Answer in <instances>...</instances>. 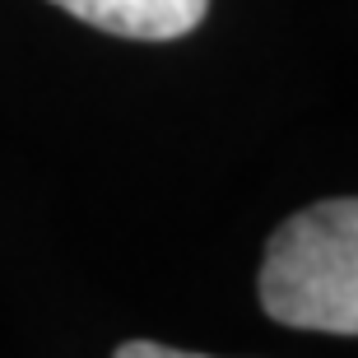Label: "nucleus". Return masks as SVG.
<instances>
[{
  "label": "nucleus",
  "instance_id": "1",
  "mask_svg": "<svg viewBox=\"0 0 358 358\" xmlns=\"http://www.w3.org/2000/svg\"><path fill=\"white\" fill-rule=\"evenodd\" d=\"M261 307L293 331L358 335V205L321 200L289 214L261 261Z\"/></svg>",
  "mask_w": 358,
  "mask_h": 358
},
{
  "label": "nucleus",
  "instance_id": "2",
  "mask_svg": "<svg viewBox=\"0 0 358 358\" xmlns=\"http://www.w3.org/2000/svg\"><path fill=\"white\" fill-rule=\"evenodd\" d=\"M80 24L135 42H173L210 14V0H52Z\"/></svg>",
  "mask_w": 358,
  "mask_h": 358
},
{
  "label": "nucleus",
  "instance_id": "3",
  "mask_svg": "<svg viewBox=\"0 0 358 358\" xmlns=\"http://www.w3.org/2000/svg\"><path fill=\"white\" fill-rule=\"evenodd\" d=\"M112 358H210V354H186V349H168V345H154V340H131Z\"/></svg>",
  "mask_w": 358,
  "mask_h": 358
}]
</instances>
